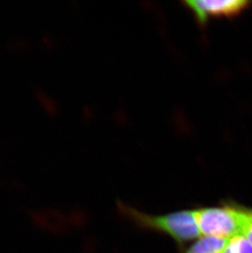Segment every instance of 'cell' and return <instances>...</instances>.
I'll list each match as a JSON object with an SVG mask.
<instances>
[{"label":"cell","instance_id":"6da1fadb","mask_svg":"<svg viewBox=\"0 0 252 253\" xmlns=\"http://www.w3.org/2000/svg\"><path fill=\"white\" fill-rule=\"evenodd\" d=\"M194 212L201 234L207 236H243L250 222L249 210L233 207L204 208Z\"/></svg>","mask_w":252,"mask_h":253},{"label":"cell","instance_id":"7a4b0ae2","mask_svg":"<svg viewBox=\"0 0 252 253\" xmlns=\"http://www.w3.org/2000/svg\"><path fill=\"white\" fill-rule=\"evenodd\" d=\"M130 215L141 225L169 234L179 243L191 241L200 235L193 211H182L162 216H152L131 210Z\"/></svg>","mask_w":252,"mask_h":253},{"label":"cell","instance_id":"3957f363","mask_svg":"<svg viewBox=\"0 0 252 253\" xmlns=\"http://www.w3.org/2000/svg\"><path fill=\"white\" fill-rule=\"evenodd\" d=\"M183 3L193 12L201 26L210 17H233L249 7L252 2L246 0H188Z\"/></svg>","mask_w":252,"mask_h":253},{"label":"cell","instance_id":"277c9868","mask_svg":"<svg viewBox=\"0 0 252 253\" xmlns=\"http://www.w3.org/2000/svg\"><path fill=\"white\" fill-rule=\"evenodd\" d=\"M26 216L35 229L50 236H61L70 229L67 212L55 206L30 208Z\"/></svg>","mask_w":252,"mask_h":253},{"label":"cell","instance_id":"5b68a950","mask_svg":"<svg viewBox=\"0 0 252 253\" xmlns=\"http://www.w3.org/2000/svg\"><path fill=\"white\" fill-rule=\"evenodd\" d=\"M231 239L217 236H205L193 244L186 253H224Z\"/></svg>","mask_w":252,"mask_h":253},{"label":"cell","instance_id":"8992f818","mask_svg":"<svg viewBox=\"0 0 252 253\" xmlns=\"http://www.w3.org/2000/svg\"><path fill=\"white\" fill-rule=\"evenodd\" d=\"M230 245L234 253H252V244L245 237L238 236L231 239Z\"/></svg>","mask_w":252,"mask_h":253},{"label":"cell","instance_id":"52a82bcc","mask_svg":"<svg viewBox=\"0 0 252 253\" xmlns=\"http://www.w3.org/2000/svg\"><path fill=\"white\" fill-rule=\"evenodd\" d=\"M67 222L71 228H79L84 225L85 216L81 210H72L67 212Z\"/></svg>","mask_w":252,"mask_h":253},{"label":"cell","instance_id":"ba28073f","mask_svg":"<svg viewBox=\"0 0 252 253\" xmlns=\"http://www.w3.org/2000/svg\"><path fill=\"white\" fill-rule=\"evenodd\" d=\"M249 212H250V222L248 224V227L246 228L243 236L245 237L246 239H248V241L252 244V217L251 215V210H249Z\"/></svg>","mask_w":252,"mask_h":253},{"label":"cell","instance_id":"9c48e42d","mask_svg":"<svg viewBox=\"0 0 252 253\" xmlns=\"http://www.w3.org/2000/svg\"><path fill=\"white\" fill-rule=\"evenodd\" d=\"M251 215H252V211L251 210Z\"/></svg>","mask_w":252,"mask_h":253}]
</instances>
